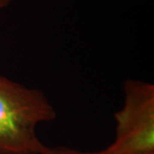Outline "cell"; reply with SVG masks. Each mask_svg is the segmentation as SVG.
Listing matches in <instances>:
<instances>
[{
  "label": "cell",
  "instance_id": "1",
  "mask_svg": "<svg viewBox=\"0 0 154 154\" xmlns=\"http://www.w3.org/2000/svg\"><path fill=\"white\" fill-rule=\"evenodd\" d=\"M56 118V111L42 91L0 74V154H39L40 123Z\"/></svg>",
  "mask_w": 154,
  "mask_h": 154
},
{
  "label": "cell",
  "instance_id": "2",
  "mask_svg": "<svg viewBox=\"0 0 154 154\" xmlns=\"http://www.w3.org/2000/svg\"><path fill=\"white\" fill-rule=\"evenodd\" d=\"M124 103L114 113L115 137L107 150L118 154H154V86L126 80Z\"/></svg>",
  "mask_w": 154,
  "mask_h": 154
},
{
  "label": "cell",
  "instance_id": "3",
  "mask_svg": "<svg viewBox=\"0 0 154 154\" xmlns=\"http://www.w3.org/2000/svg\"><path fill=\"white\" fill-rule=\"evenodd\" d=\"M39 154H118L111 152L109 150H107L106 148L104 150L98 152H85V151H80V150L68 148L65 146H47V145H43L41 150H40Z\"/></svg>",
  "mask_w": 154,
  "mask_h": 154
},
{
  "label": "cell",
  "instance_id": "4",
  "mask_svg": "<svg viewBox=\"0 0 154 154\" xmlns=\"http://www.w3.org/2000/svg\"><path fill=\"white\" fill-rule=\"evenodd\" d=\"M12 1H13V0H0V9L8 6Z\"/></svg>",
  "mask_w": 154,
  "mask_h": 154
}]
</instances>
